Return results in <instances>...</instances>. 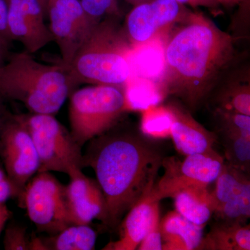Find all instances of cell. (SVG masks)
<instances>
[{
    "label": "cell",
    "mask_w": 250,
    "mask_h": 250,
    "mask_svg": "<svg viewBox=\"0 0 250 250\" xmlns=\"http://www.w3.org/2000/svg\"><path fill=\"white\" fill-rule=\"evenodd\" d=\"M169 34L158 94L179 98L195 111L233 62V38L203 13L190 10Z\"/></svg>",
    "instance_id": "cell-1"
},
{
    "label": "cell",
    "mask_w": 250,
    "mask_h": 250,
    "mask_svg": "<svg viewBox=\"0 0 250 250\" xmlns=\"http://www.w3.org/2000/svg\"><path fill=\"white\" fill-rule=\"evenodd\" d=\"M164 158L160 148L141 131L114 126L89 141L83 167L93 169L104 195L105 225L116 228L125 213L152 190Z\"/></svg>",
    "instance_id": "cell-2"
},
{
    "label": "cell",
    "mask_w": 250,
    "mask_h": 250,
    "mask_svg": "<svg viewBox=\"0 0 250 250\" xmlns=\"http://www.w3.org/2000/svg\"><path fill=\"white\" fill-rule=\"evenodd\" d=\"M77 85L63 64L42 63L26 51L0 65V95L22 103L31 113L54 116Z\"/></svg>",
    "instance_id": "cell-3"
},
{
    "label": "cell",
    "mask_w": 250,
    "mask_h": 250,
    "mask_svg": "<svg viewBox=\"0 0 250 250\" xmlns=\"http://www.w3.org/2000/svg\"><path fill=\"white\" fill-rule=\"evenodd\" d=\"M118 18L108 16L98 22L67 67L77 85L125 88L131 80L134 49L118 24Z\"/></svg>",
    "instance_id": "cell-4"
},
{
    "label": "cell",
    "mask_w": 250,
    "mask_h": 250,
    "mask_svg": "<svg viewBox=\"0 0 250 250\" xmlns=\"http://www.w3.org/2000/svg\"><path fill=\"white\" fill-rule=\"evenodd\" d=\"M69 98L70 133L81 147L116 126L127 111L122 87L88 85L74 90Z\"/></svg>",
    "instance_id": "cell-5"
},
{
    "label": "cell",
    "mask_w": 250,
    "mask_h": 250,
    "mask_svg": "<svg viewBox=\"0 0 250 250\" xmlns=\"http://www.w3.org/2000/svg\"><path fill=\"white\" fill-rule=\"evenodd\" d=\"M15 116L31 135L40 161L39 172L54 171L70 177L82 170V147L53 115L30 113Z\"/></svg>",
    "instance_id": "cell-6"
},
{
    "label": "cell",
    "mask_w": 250,
    "mask_h": 250,
    "mask_svg": "<svg viewBox=\"0 0 250 250\" xmlns=\"http://www.w3.org/2000/svg\"><path fill=\"white\" fill-rule=\"evenodd\" d=\"M18 198L39 231L54 235L73 225L65 186L50 172L36 174Z\"/></svg>",
    "instance_id": "cell-7"
},
{
    "label": "cell",
    "mask_w": 250,
    "mask_h": 250,
    "mask_svg": "<svg viewBox=\"0 0 250 250\" xmlns=\"http://www.w3.org/2000/svg\"><path fill=\"white\" fill-rule=\"evenodd\" d=\"M225 159L214 149L185 156L183 161L176 157H165L162 166L164 175L156 181L150 193L154 200L161 202L172 198L177 192L190 187H208L218 177Z\"/></svg>",
    "instance_id": "cell-8"
},
{
    "label": "cell",
    "mask_w": 250,
    "mask_h": 250,
    "mask_svg": "<svg viewBox=\"0 0 250 250\" xmlns=\"http://www.w3.org/2000/svg\"><path fill=\"white\" fill-rule=\"evenodd\" d=\"M189 11L176 0H151L134 6L125 18L123 30L136 50L167 35Z\"/></svg>",
    "instance_id": "cell-9"
},
{
    "label": "cell",
    "mask_w": 250,
    "mask_h": 250,
    "mask_svg": "<svg viewBox=\"0 0 250 250\" xmlns=\"http://www.w3.org/2000/svg\"><path fill=\"white\" fill-rule=\"evenodd\" d=\"M47 14L49 29L62 56V63L68 67L98 22L85 14L80 0H52Z\"/></svg>",
    "instance_id": "cell-10"
},
{
    "label": "cell",
    "mask_w": 250,
    "mask_h": 250,
    "mask_svg": "<svg viewBox=\"0 0 250 250\" xmlns=\"http://www.w3.org/2000/svg\"><path fill=\"white\" fill-rule=\"evenodd\" d=\"M0 155L8 177L21 195L29 180L39 172L40 161L29 131L15 116L0 134Z\"/></svg>",
    "instance_id": "cell-11"
},
{
    "label": "cell",
    "mask_w": 250,
    "mask_h": 250,
    "mask_svg": "<svg viewBox=\"0 0 250 250\" xmlns=\"http://www.w3.org/2000/svg\"><path fill=\"white\" fill-rule=\"evenodd\" d=\"M212 192L217 220L247 224L250 216V174L224 162Z\"/></svg>",
    "instance_id": "cell-12"
},
{
    "label": "cell",
    "mask_w": 250,
    "mask_h": 250,
    "mask_svg": "<svg viewBox=\"0 0 250 250\" xmlns=\"http://www.w3.org/2000/svg\"><path fill=\"white\" fill-rule=\"evenodd\" d=\"M10 34L21 42L26 52L34 54L43 48L54 37L46 25L45 10L39 0H6Z\"/></svg>",
    "instance_id": "cell-13"
},
{
    "label": "cell",
    "mask_w": 250,
    "mask_h": 250,
    "mask_svg": "<svg viewBox=\"0 0 250 250\" xmlns=\"http://www.w3.org/2000/svg\"><path fill=\"white\" fill-rule=\"evenodd\" d=\"M65 186L67 206L72 223L90 225L95 219L106 222V204L104 195L96 180L78 170L70 176Z\"/></svg>",
    "instance_id": "cell-14"
},
{
    "label": "cell",
    "mask_w": 250,
    "mask_h": 250,
    "mask_svg": "<svg viewBox=\"0 0 250 250\" xmlns=\"http://www.w3.org/2000/svg\"><path fill=\"white\" fill-rule=\"evenodd\" d=\"M170 112V136L182 155L198 154L213 149L217 135L208 131L192 117L190 111L178 103L166 105Z\"/></svg>",
    "instance_id": "cell-15"
},
{
    "label": "cell",
    "mask_w": 250,
    "mask_h": 250,
    "mask_svg": "<svg viewBox=\"0 0 250 250\" xmlns=\"http://www.w3.org/2000/svg\"><path fill=\"white\" fill-rule=\"evenodd\" d=\"M146 194L129 210L122 223L120 237L110 242L104 250H135L147 233L153 220L159 212V202L150 193Z\"/></svg>",
    "instance_id": "cell-16"
},
{
    "label": "cell",
    "mask_w": 250,
    "mask_h": 250,
    "mask_svg": "<svg viewBox=\"0 0 250 250\" xmlns=\"http://www.w3.org/2000/svg\"><path fill=\"white\" fill-rule=\"evenodd\" d=\"M162 250H197L204 236V227L184 218L175 210L160 220Z\"/></svg>",
    "instance_id": "cell-17"
},
{
    "label": "cell",
    "mask_w": 250,
    "mask_h": 250,
    "mask_svg": "<svg viewBox=\"0 0 250 250\" xmlns=\"http://www.w3.org/2000/svg\"><path fill=\"white\" fill-rule=\"evenodd\" d=\"M172 198L176 211L195 225L205 226L214 213V198L208 187L186 188Z\"/></svg>",
    "instance_id": "cell-18"
},
{
    "label": "cell",
    "mask_w": 250,
    "mask_h": 250,
    "mask_svg": "<svg viewBox=\"0 0 250 250\" xmlns=\"http://www.w3.org/2000/svg\"><path fill=\"white\" fill-rule=\"evenodd\" d=\"M197 250H250V226L217 220L203 236Z\"/></svg>",
    "instance_id": "cell-19"
},
{
    "label": "cell",
    "mask_w": 250,
    "mask_h": 250,
    "mask_svg": "<svg viewBox=\"0 0 250 250\" xmlns=\"http://www.w3.org/2000/svg\"><path fill=\"white\" fill-rule=\"evenodd\" d=\"M42 239L45 250H92L96 244L97 233L89 225L73 224Z\"/></svg>",
    "instance_id": "cell-20"
},
{
    "label": "cell",
    "mask_w": 250,
    "mask_h": 250,
    "mask_svg": "<svg viewBox=\"0 0 250 250\" xmlns=\"http://www.w3.org/2000/svg\"><path fill=\"white\" fill-rule=\"evenodd\" d=\"M225 152V161L235 168L250 174V139L240 134L215 132Z\"/></svg>",
    "instance_id": "cell-21"
},
{
    "label": "cell",
    "mask_w": 250,
    "mask_h": 250,
    "mask_svg": "<svg viewBox=\"0 0 250 250\" xmlns=\"http://www.w3.org/2000/svg\"><path fill=\"white\" fill-rule=\"evenodd\" d=\"M250 88L248 81L229 82L217 95L215 108L250 116Z\"/></svg>",
    "instance_id": "cell-22"
},
{
    "label": "cell",
    "mask_w": 250,
    "mask_h": 250,
    "mask_svg": "<svg viewBox=\"0 0 250 250\" xmlns=\"http://www.w3.org/2000/svg\"><path fill=\"white\" fill-rule=\"evenodd\" d=\"M171 117L166 106H151L143 112L141 132L152 139L170 136Z\"/></svg>",
    "instance_id": "cell-23"
},
{
    "label": "cell",
    "mask_w": 250,
    "mask_h": 250,
    "mask_svg": "<svg viewBox=\"0 0 250 250\" xmlns=\"http://www.w3.org/2000/svg\"><path fill=\"white\" fill-rule=\"evenodd\" d=\"M217 132L231 133L250 139V116L215 108Z\"/></svg>",
    "instance_id": "cell-24"
},
{
    "label": "cell",
    "mask_w": 250,
    "mask_h": 250,
    "mask_svg": "<svg viewBox=\"0 0 250 250\" xmlns=\"http://www.w3.org/2000/svg\"><path fill=\"white\" fill-rule=\"evenodd\" d=\"M85 14L95 22H99L108 16H121L118 0H80Z\"/></svg>",
    "instance_id": "cell-25"
},
{
    "label": "cell",
    "mask_w": 250,
    "mask_h": 250,
    "mask_svg": "<svg viewBox=\"0 0 250 250\" xmlns=\"http://www.w3.org/2000/svg\"><path fill=\"white\" fill-rule=\"evenodd\" d=\"M33 236L27 228L18 223H11L5 230L4 247L6 250H31Z\"/></svg>",
    "instance_id": "cell-26"
},
{
    "label": "cell",
    "mask_w": 250,
    "mask_h": 250,
    "mask_svg": "<svg viewBox=\"0 0 250 250\" xmlns=\"http://www.w3.org/2000/svg\"><path fill=\"white\" fill-rule=\"evenodd\" d=\"M156 215L153 220L150 228L140 243L137 250H162V239L160 231V216Z\"/></svg>",
    "instance_id": "cell-27"
},
{
    "label": "cell",
    "mask_w": 250,
    "mask_h": 250,
    "mask_svg": "<svg viewBox=\"0 0 250 250\" xmlns=\"http://www.w3.org/2000/svg\"><path fill=\"white\" fill-rule=\"evenodd\" d=\"M13 42L9 27L7 2L6 0H0V44L8 49Z\"/></svg>",
    "instance_id": "cell-28"
},
{
    "label": "cell",
    "mask_w": 250,
    "mask_h": 250,
    "mask_svg": "<svg viewBox=\"0 0 250 250\" xmlns=\"http://www.w3.org/2000/svg\"><path fill=\"white\" fill-rule=\"evenodd\" d=\"M20 191L9 177L0 181V205H4L9 199L18 197Z\"/></svg>",
    "instance_id": "cell-29"
},
{
    "label": "cell",
    "mask_w": 250,
    "mask_h": 250,
    "mask_svg": "<svg viewBox=\"0 0 250 250\" xmlns=\"http://www.w3.org/2000/svg\"><path fill=\"white\" fill-rule=\"evenodd\" d=\"M180 4L190 6L192 8L204 7L210 11L213 15L221 14L220 5L216 0H176Z\"/></svg>",
    "instance_id": "cell-30"
},
{
    "label": "cell",
    "mask_w": 250,
    "mask_h": 250,
    "mask_svg": "<svg viewBox=\"0 0 250 250\" xmlns=\"http://www.w3.org/2000/svg\"><path fill=\"white\" fill-rule=\"evenodd\" d=\"M2 97L0 95V134L4 129L5 125L11 119L13 115L10 114L3 104Z\"/></svg>",
    "instance_id": "cell-31"
},
{
    "label": "cell",
    "mask_w": 250,
    "mask_h": 250,
    "mask_svg": "<svg viewBox=\"0 0 250 250\" xmlns=\"http://www.w3.org/2000/svg\"><path fill=\"white\" fill-rule=\"evenodd\" d=\"M11 215V212L8 208L6 204L0 205V235Z\"/></svg>",
    "instance_id": "cell-32"
},
{
    "label": "cell",
    "mask_w": 250,
    "mask_h": 250,
    "mask_svg": "<svg viewBox=\"0 0 250 250\" xmlns=\"http://www.w3.org/2000/svg\"><path fill=\"white\" fill-rule=\"evenodd\" d=\"M217 2L221 6H234L236 5H241L246 1H249V0H216Z\"/></svg>",
    "instance_id": "cell-33"
},
{
    "label": "cell",
    "mask_w": 250,
    "mask_h": 250,
    "mask_svg": "<svg viewBox=\"0 0 250 250\" xmlns=\"http://www.w3.org/2000/svg\"><path fill=\"white\" fill-rule=\"evenodd\" d=\"M8 49L0 44V65L6 61L7 57Z\"/></svg>",
    "instance_id": "cell-34"
},
{
    "label": "cell",
    "mask_w": 250,
    "mask_h": 250,
    "mask_svg": "<svg viewBox=\"0 0 250 250\" xmlns=\"http://www.w3.org/2000/svg\"><path fill=\"white\" fill-rule=\"evenodd\" d=\"M125 1L132 5L133 6H134L143 4V3L147 2V1H151V0H125Z\"/></svg>",
    "instance_id": "cell-35"
},
{
    "label": "cell",
    "mask_w": 250,
    "mask_h": 250,
    "mask_svg": "<svg viewBox=\"0 0 250 250\" xmlns=\"http://www.w3.org/2000/svg\"><path fill=\"white\" fill-rule=\"evenodd\" d=\"M41 1V4H42V7L45 10L46 15H47V7H48L49 3L52 0H39Z\"/></svg>",
    "instance_id": "cell-36"
},
{
    "label": "cell",
    "mask_w": 250,
    "mask_h": 250,
    "mask_svg": "<svg viewBox=\"0 0 250 250\" xmlns=\"http://www.w3.org/2000/svg\"><path fill=\"white\" fill-rule=\"evenodd\" d=\"M7 177V174H6V171H5L4 167L0 164V181L2 180V179Z\"/></svg>",
    "instance_id": "cell-37"
}]
</instances>
